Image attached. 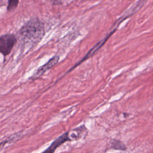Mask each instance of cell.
Listing matches in <instances>:
<instances>
[{"mask_svg": "<svg viewBox=\"0 0 153 153\" xmlns=\"http://www.w3.org/2000/svg\"><path fill=\"white\" fill-rule=\"evenodd\" d=\"M20 35L22 39L26 43H37L44 35V25L38 19H32L23 26Z\"/></svg>", "mask_w": 153, "mask_h": 153, "instance_id": "obj_1", "label": "cell"}, {"mask_svg": "<svg viewBox=\"0 0 153 153\" xmlns=\"http://www.w3.org/2000/svg\"><path fill=\"white\" fill-rule=\"evenodd\" d=\"M17 42L16 36L11 33H6L0 36V53L4 56L10 54Z\"/></svg>", "mask_w": 153, "mask_h": 153, "instance_id": "obj_2", "label": "cell"}, {"mask_svg": "<svg viewBox=\"0 0 153 153\" xmlns=\"http://www.w3.org/2000/svg\"><path fill=\"white\" fill-rule=\"evenodd\" d=\"M59 60V56H54L52 58H51L46 63L39 67L36 72L30 78L31 80H35L42 76L44 73H45L47 71L52 68L54 66H55Z\"/></svg>", "mask_w": 153, "mask_h": 153, "instance_id": "obj_3", "label": "cell"}, {"mask_svg": "<svg viewBox=\"0 0 153 153\" xmlns=\"http://www.w3.org/2000/svg\"><path fill=\"white\" fill-rule=\"evenodd\" d=\"M71 139L69 137V131L64 133L56 139H54L53 142L50 144V145L41 153H54L55 151L62 144L64 143L71 141Z\"/></svg>", "mask_w": 153, "mask_h": 153, "instance_id": "obj_4", "label": "cell"}, {"mask_svg": "<svg viewBox=\"0 0 153 153\" xmlns=\"http://www.w3.org/2000/svg\"><path fill=\"white\" fill-rule=\"evenodd\" d=\"M112 32H111V33H110V34L109 35H108L106 38H105L103 39H102V41H99L97 44H96L91 50H90V51L86 54V55L78 63H76L75 66H74L71 69V70L70 71H69V72H70V71H71L72 70H73L75 68H76L78 65H80L82 62H83L84 61H85V60H86L87 59H88V58H90V57H92L101 47H102V46L105 43V42L106 41V40L108 39V38L109 37V36H111V34H112Z\"/></svg>", "mask_w": 153, "mask_h": 153, "instance_id": "obj_5", "label": "cell"}, {"mask_svg": "<svg viewBox=\"0 0 153 153\" xmlns=\"http://www.w3.org/2000/svg\"><path fill=\"white\" fill-rule=\"evenodd\" d=\"M19 3V0H8V5L7 7V11L10 12L14 10L18 6Z\"/></svg>", "mask_w": 153, "mask_h": 153, "instance_id": "obj_6", "label": "cell"}, {"mask_svg": "<svg viewBox=\"0 0 153 153\" xmlns=\"http://www.w3.org/2000/svg\"><path fill=\"white\" fill-rule=\"evenodd\" d=\"M112 148L115 149H120V150H125L126 149L124 144H123L119 140H115L112 142Z\"/></svg>", "mask_w": 153, "mask_h": 153, "instance_id": "obj_7", "label": "cell"}]
</instances>
